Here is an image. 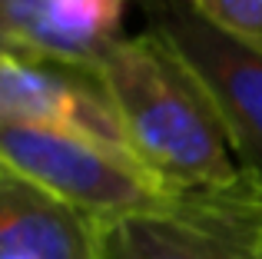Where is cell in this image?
<instances>
[{"label": "cell", "mask_w": 262, "mask_h": 259, "mask_svg": "<svg viewBox=\"0 0 262 259\" xmlns=\"http://www.w3.org/2000/svg\"><path fill=\"white\" fill-rule=\"evenodd\" d=\"M93 73L133 160L160 186L196 193L243 176L216 103L156 33L123 37Z\"/></svg>", "instance_id": "obj_1"}, {"label": "cell", "mask_w": 262, "mask_h": 259, "mask_svg": "<svg viewBox=\"0 0 262 259\" xmlns=\"http://www.w3.org/2000/svg\"><path fill=\"white\" fill-rule=\"evenodd\" d=\"M4 53H20V50L13 47L10 33H7V30H4V24H0V57H4Z\"/></svg>", "instance_id": "obj_9"}, {"label": "cell", "mask_w": 262, "mask_h": 259, "mask_svg": "<svg viewBox=\"0 0 262 259\" xmlns=\"http://www.w3.org/2000/svg\"><path fill=\"white\" fill-rule=\"evenodd\" d=\"M129 0H0V24L27 57L93 73L123 40Z\"/></svg>", "instance_id": "obj_6"}, {"label": "cell", "mask_w": 262, "mask_h": 259, "mask_svg": "<svg viewBox=\"0 0 262 259\" xmlns=\"http://www.w3.org/2000/svg\"><path fill=\"white\" fill-rule=\"evenodd\" d=\"M0 163L93 223L156 213L179 200V193L160 186L133 156L63 130L0 126Z\"/></svg>", "instance_id": "obj_3"}, {"label": "cell", "mask_w": 262, "mask_h": 259, "mask_svg": "<svg viewBox=\"0 0 262 259\" xmlns=\"http://www.w3.org/2000/svg\"><path fill=\"white\" fill-rule=\"evenodd\" d=\"M0 259H96V223L4 166Z\"/></svg>", "instance_id": "obj_7"}, {"label": "cell", "mask_w": 262, "mask_h": 259, "mask_svg": "<svg viewBox=\"0 0 262 259\" xmlns=\"http://www.w3.org/2000/svg\"><path fill=\"white\" fill-rule=\"evenodd\" d=\"M96 259H262V180L243 169L166 209L96 223Z\"/></svg>", "instance_id": "obj_2"}, {"label": "cell", "mask_w": 262, "mask_h": 259, "mask_svg": "<svg viewBox=\"0 0 262 259\" xmlns=\"http://www.w3.org/2000/svg\"><path fill=\"white\" fill-rule=\"evenodd\" d=\"M189 4L199 17L223 30L262 37V0H189Z\"/></svg>", "instance_id": "obj_8"}, {"label": "cell", "mask_w": 262, "mask_h": 259, "mask_svg": "<svg viewBox=\"0 0 262 259\" xmlns=\"http://www.w3.org/2000/svg\"><path fill=\"white\" fill-rule=\"evenodd\" d=\"M0 126L63 130L133 156L96 73L27 53L0 57Z\"/></svg>", "instance_id": "obj_5"}, {"label": "cell", "mask_w": 262, "mask_h": 259, "mask_svg": "<svg viewBox=\"0 0 262 259\" xmlns=\"http://www.w3.org/2000/svg\"><path fill=\"white\" fill-rule=\"evenodd\" d=\"M0 173H4V163H0Z\"/></svg>", "instance_id": "obj_10"}, {"label": "cell", "mask_w": 262, "mask_h": 259, "mask_svg": "<svg viewBox=\"0 0 262 259\" xmlns=\"http://www.w3.org/2000/svg\"><path fill=\"white\" fill-rule=\"evenodd\" d=\"M149 33L189 67L216 103L243 166L262 180V37L209 24L189 0H140Z\"/></svg>", "instance_id": "obj_4"}]
</instances>
